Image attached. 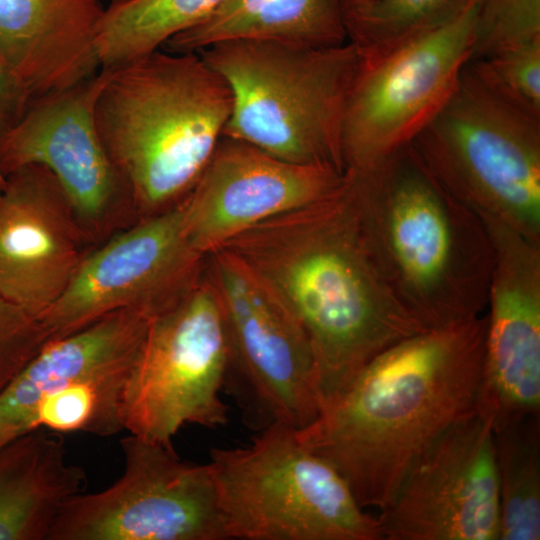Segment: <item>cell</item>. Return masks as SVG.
<instances>
[{
    "label": "cell",
    "mask_w": 540,
    "mask_h": 540,
    "mask_svg": "<svg viewBox=\"0 0 540 540\" xmlns=\"http://www.w3.org/2000/svg\"><path fill=\"white\" fill-rule=\"evenodd\" d=\"M219 248L260 278L304 331L321 411L376 356L429 330L398 304L376 270L344 175L329 196L267 219Z\"/></svg>",
    "instance_id": "cell-1"
},
{
    "label": "cell",
    "mask_w": 540,
    "mask_h": 540,
    "mask_svg": "<svg viewBox=\"0 0 540 540\" xmlns=\"http://www.w3.org/2000/svg\"><path fill=\"white\" fill-rule=\"evenodd\" d=\"M486 317L407 337L376 356L300 442L347 482L361 507L392 502L420 455L476 410Z\"/></svg>",
    "instance_id": "cell-2"
},
{
    "label": "cell",
    "mask_w": 540,
    "mask_h": 540,
    "mask_svg": "<svg viewBox=\"0 0 540 540\" xmlns=\"http://www.w3.org/2000/svg\"><path fill=\"white\" fill-rule=\"evenodd\" d=\"M344 177L367 252L398 304L426 329L480 317L494 263L489 234L411 145Z\"/></svg>",
    "instance_id": "cell-3"
},
{
    "label": "cell",
    "mask_w": 540,
    "mask_h": 540,
    "mask_svg": "<svg viewBox=\"0 0 540 540\" xmlns=\"http://www.w3.org/2000/svg\"><path fill=\"white\" fill-rule=\"evenodd\" d=\"M104 69L95 125L139 220L191 191L223 136L232 92L199 53L159 49Z\"/></svg>",
    "instance_id": "cell-4"
},
{
    "label": "cell",
    "mask_w": 540,
    "mask_h": 540,
    "mask_svg": "<svg viewBox=\"0 0 540 540\" xmlns=\"http://www.w3.org/2000/svg\"><path fill=\"white\" fill-rule=\"evenodd\" d=\"M233 97L223 135L299 165L344 173L342 138L359 67L355 46L234 40L198 52Z\"/></svg>",
    "instance_id": "cell-5"
},
{
    "label": "cell",
    "mask_w": 540,
    "mask_h": 540,
    "mask_svg": "<svg viewBox=\"0 0 540 540\" xmlns=\"http://www.w3.org/2000/svg\"><path fill=\"white\" fill-rule=\"evenodd\" d=\"M438 182L477 215L540 243V117L464 68L451 98L410 143Z\"/></svg>",
    "instance_id": "cell-6"
},
{
    "label": "cell",
    "mask_w": 540,
    "mask_h": 540,
    "mask_svg": "<svg viewBox=\"0 0 540 540\" xmlns=\"http://www.w3.org/2000/svg\"><path fill=\"white\" fill-rule=\"evenodd\" d=\"M209 464L230 540H383L378 516L290 426L264 428L245 447L212 448Z\"/></svg>",
    "instance_id": "cell-7"
},
{
    "label": "cell",
    "mask_w": 540,
    "mask_h": 540,
    "mask_svg": "<svg viewBox=\"0 0 540 540\" xmlns=\"http://www.w3.org/2000/svg\"><path fill=\"white\" fill-rule=\"evenodd\" d=\"M206 272L222 310L229 346L224 389L245 425L296 430L321 412L313 351L304 331L277 296L245 264L219 248Z\"/></svg>",
    "instance_id": "cell-8"
},
{
    "label": "cell",
    "mask_w": 540,
    "mask_h": 540,
    "mask_svg": "<svg viewBox=\"0 0 540 540\" xmlns=\"http://www.w3.org/2000/svg\"><path fill=\"white\" fill-rule=\"evenodd\" d=\"M228 360L220 302L205 270L187 295L150 321L127 384L125 430L172 443L186 424L225 425L228 408L221 392Z\"/></svg>",
    "instance_id": "cell-9"
},
{
    "label": "cell",
    "mask_w": 540,
    "mask_h": 540,
    "mask_svg": "<svg viewBox=\"0 0 540 540\" xmlns=\"http://www.w3.org/2000/svg\"><path fill=\"white\" fill-rule=\"evenodd\" d=\"M121 476L71 498L48 540H229L211 465L182 460L172 443L130 434Z\"/></svg>",
    "instance_id": "cell-10"
},
{
    "label": "cell",
    "mask_w": 540,
    "mask_h": 540,
    "mask_svg": "<svg viewBox=\"0 0 540 540\" xmlns=\"http://www.w3.org/2000/svg\"><path fill=\"white\" fill-rule=\"evenodd\" d=\"M477 2L379 58H359L343 128L344 172L407 146L442 110L472 59Z\"/></svg>",
    "instance_id": "cell-11"
},
{
    "label": "cell",
    "mask_w": 540,
    "mask_h": 540,
    "mask_svg": "<svg viewBox=\"0 0 540 540\" xmlns=\"http://www.w3.org/2000/svg\"><path fill=\"white\" fill-rule=\"evenodd\" d=\"M206 257L188 240L181 200L94 247L63 294L39 319L50 339L122 309L153 319L200 282Z\"/></svg>",
    "instance_id": "cell-12"
},
{
    "label": "cell",
    "mask_w": 540,
    "mask_h": 540,
    "mask_svg": "<svg viewBox=\"0 0 540 540\" xmlns=\"http://www.w3.org/2000/svg\"><path fill=\"white\" fill-rule=\"evenodd\" d=\"M106 70L66 89L35 98L0 138V173L28 165L46 168L95 243L123 222L138 220L133 204L97 132L94 107Z\"/></svg>",
    "instance_id": "cell-13"
},
{
    "label": "cell",
    "mask_w": 540,
    "mask_h": 540,
    "mask_svg": "<svg viewBox=\"0 0 540 540\" xmlns=\"http://www.w3.org/2000/svg\"><path fill=\"white\" fill-rule=\"evenodd\" d=\"M384 540H499L493 430L480 413L447 428L378 515Z\"/></svg>",
    "instance_id": "cell-14"
},
{
    "label": "cell",
    "mask_w": 540,
    "mask_h": 540,
    "mask_svg": "<svg viewBox=\"0 0 540 540\" xmlns=\"http://www.w3.org/2000/svg\"><path fill=\"white\" fill-rule=\"evenodd\" d=\"M493 246L476 410L493 432L540 415V243L480 215Z\"/></svg>",
    "instance_id": "cell-15"
},
{
    "label": "cell",
    "mask_w": 540,
    "mask_h": 540,
    "mask_svg": "<svg viewBox=\"0 0 540 540\" xmlns=\"http://www.w3.org/2000/svg\"><path fill=\"white\" fill-rule=\"evenodd\" d=\"M343 175L327 166L287 162L223 135L182 199L188 240L207 256L267 219L329 196L342 184Z\"/></svg>",
    "instance_id": "cell-16"
},
{
    "label": "cell",
    "mask_w": 540,
    "mask_h": 540,
    "mask_svg": "<svg viewBox=\"0 0 540 540\" xmlns=\"http://www.w3.org/2000/svg\"><path fill=\"white\" fill-rule=\"evenodd\" d=\"M10 174L0 188V299L39 317L94 242L46 168L28 165Z\"/></svg>",
    "instance_id": "cell-17"
},
{
    "label": "cell",
    "mask_w": 540,
    "mask_h": 540,
    "mask_svg": "<svg viewBox=\"0 0 540 540\" xmlns=\"http://www.w3.org/2000/svg\"><path fill=\"white\" fill-rule=\"evenodd\" d=\"M100 0H0V55L34 98L100 69Z\"/></svg>",
    "instance_id": "cell-18"
},
{
    "label": "cell",
    "mask_w": 540,
    "mask_h": 540,
    "mask_svg": "<svg viewBox=\"0 0 540 540\" xmlns=\"http://www.w3.org/2000/svg\"><path fill=\"white\" fill-rule=\"evenodd\" d=\"M150 321L122 309L46 342L0 392V446L29 433L30 415L44 397L84 378L134 368Z\"/></svg>",
    "instance_id": "cell-19"
},
{
    "label": "cell",
    "mask_w": 540,
    "mask_h": 540,
    "mask_svg": "<svg viewBox=\"0 0 540 540\" xmlns=\"http://www.w3.org/2000/svg\"><path fill=\"white\" fill-rule=\"evenodd\" d=\"M85 482L54 432L34 430L0 446V540H48L60 510Z\"/></svg>",
    "instance_id": "cell-20"
},
{
    "label": "cell",
    "mask_w": 540,
    "mask_h": 540,
    "mask_svg": "<svg viewBox=\"0 0 540 540\" xmlns=\"http://www.w3.org/2000/svg\"><path fill=\"white\" fill-rule=\"evenodd\" d=\"M263 40L325 48L348 42L342 0H223L161 49L198 53L225 41Z\"/></svg>",
    "instance_id": "cell-21"
},
{
    "label": "cell",
    "mask_w": 540,
    "mask_h": 540,
    "mask_svg": "<svg viewBox=\"0 0 540 540\" xmlns=\"http://www.w3.org/2000/svg\"><path fill=\"white\" fill-rule=\"evenodd\" d=\"M223 0H128L110 4L97 36L102 67H113L161 49L203 20Z\"/></svg>",
    "instance_id": "cell-22"
},
{
    "label": "cell",
    "mask_w": 540,
    "mask_h": 540,
    "mask_svg": "<svg viewBox=\"0 0 540 540\" xmlns=\"http://www.w3.org/2000/svg\"><path fill=\"white\" fill-rule=\"evenodd\" d=\"M499 540L540 539V415L493 432Z\"/></svg>",
    "instance_id": "cell-23"
},
{
    "label": "cell",
    "mask_w": 540,
    "mask_h": 540,
    "mask_svg": "<svg viewBox=\"0 0 540 540\" xmlns=\"http://www.w3.org/2000/svg\"><path fill=\"white\" fill-rule=\"evenodd\" d=\"M473 0H373L344 9L348 41L361 60L379 58L459 16Z\"/></svg>",
    "instance_id": "cell-24"
},
{
    "label": "cell",
    "mask_w": 540,
    "mask_h": 540,
    "mask_svg": "<svg viewBox=\"0 0 540 540\" xmlns=\"http://www.w3.org/2000/svg\"><path fill=\"white\" fill-rule=\"evenodd\" d=\"M134 368L112 371L75 381L38 402L28 432H84L116 434L124 427L126 389Z\"/></svg>",
    "instance_id": "cell-25"
},
{
    "label": "cell",
    "mask_w": 540,
    "mask_h": 540,
    "mask_svg": "<svg viewBox=\"0 0 540 540\" xmlns=\"http://www.w3.org/2000/svg\"><path fill=\"white\" fill-rule=\"evenodd\" d=\"M469 63L475 73L505 100L540 117V41Z\"/></svg>",
    "instance_id": "cell-26"
},
{
    "label": "cell",
    "mask_w": 540,
    "mask_h": 540,
    "mask_svg": "<svg viewBox=\"0 0 540 540\" xmlns=\"http://www.w3.org/2000/svg\"><path fill=\"white\" fill-rule=\"evenodd\" d=\"M540 41V0H478L472 59Z\"/></svg>",
    "instance_id": "cell-27"
},
{
    "label": "cell",
    "mask_w": 540,
    "mask_h": 540,
    "mask_svg": "<svg viewBox=\"0 0 540 540\" xmlns=\"http://www.w3.org/2000/svg\"><path fill=\"white\" fill-rule=\"evenodd\" d=\"M34 99L0 55V138L20 120Z\"/></svg>",
    "instance_id": "cell-28"
},
{
    "label": "cell",
    "mask_w": 540,
    "mask_h": 540,
    "mask_svg": "<svg viewBox=\"0 0 540 540\" xmlns=\"http://www.w3.org/2000/svg\"><path fill=\"white\" fill-rule=\"evenodd\" d=\"M343 1V7L346 8H352V7H358L365 4L370 3L373 0H342Z\"/></svg>",
    "instance_id": "cell-29"
},
{
    "label": "cell",
    "mask_w": 540,
    "mask_h": 540,
    "mask_svg": "<svg viewBox=\"0 0 540 540\" xmlns=\"http://www.w3.org/2000/svg\"><path fill=\"white\" fill-rule=\"evenodd\" d=\"M125 1H128V0H111L110 4H117V3H121Z\"/></svg>",
    "instance_id": "cell-30"
}]
</instances>
